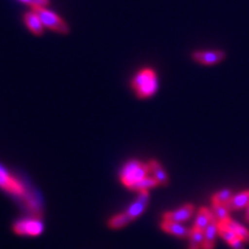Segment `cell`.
I'll return each instance as SVG.
<instances>
[{
	"label": "cell",
	"instance_id": "6da1fadb",
	"mask_svg": "<svg viewBox=\"0 0 249 249\" xmlns=\"http://www.w3.org/2000/svg\"><path fill=\"white\" fill-rule=\"evenodd\" d=\"M0 189L19 198L21 204L35 217L42 215L41 201L28 187L0 164Z\"/></svg>",
	"mask_w": 249,
	"mask_h": 249
},
{
	"label": "cell",
	"instance_id": "7a4b0ae2",
	"mask_svg": "<svg viewBox=\"0 0 249 249\" xmlns=\"http://www.w3.org/2000/svg\"><path fill=\"white\" fill-rule=\"evenodd\" d=\"M150 200V193L147 190L139 191L136 199L134 200L133 204H131L130 207L126 210V212L122 214L115 215L112 218H110L108 221V225L110 229L119 230L124 227H126L131 221L135 220L136 218L142 215L145 208L147 207Z\"/></svg>",
	"mask_w": 249,
	"mask_h": 249
},
{
	"label": "cell",
	"instance_id": "3957f363",
	"mask_svg": "<svg viewBox=\"0 0 249 249\" xmlns=\"http://www.w3.org/2000/svg\"><path fill=\"white\" fill-rule=\"evenodd\" d=\"M131 83L139 99H147L152 97L159 88L157 74L151 68L140 70L133 77Z\"/></svg>",
	"mask_w": 249,
	"mask_h": 249
},
{
	"label": "cell",
	"instance_id": "277c9868",
	"mask_svg": "<svg viewBox=\"0 0 249 249\" xmlns=\"http://www.w3.org/2000/svg\"><path fill=\"white\" fill-rule=\"evenodd\" d=\"M151 171L149 163H142L138 160H131L124 164L120 173L121 182L130 189L135 183L142 180Z\"/></svg>",
	"mask_w": 249,
	"mask_h": 249
},
{
	"label": "cell",
	"instance_id": "5b68a950",
	"mask_svg": "<svg viewBox=\"0 0 249 249\" xmlns=\"http://www.w3.org/2000/svg\"><path fill=\"white\" fill-rule=\"evenodd\" d=\"M33 11H35L36 14L38 16V18L41 19L45 27L53 31H56V33L61 35H68L70 33V27L68 23L64 19H61L57 14L43 6L34 7Z\"/></svg>",
	"mask_w": 249,
	"mask_h": 249
},
{
	"label": "cell",
	"instance_id": "8992f818",
	"mask_svg": "<svg viewBox=\"0 0 249 249\" xmlns=\"http://www.w3.org/2000/svg\"><path fill=\"white\" fill-rule=\"evenodd\" d=\"M13 231H15V233L20 236L35 237L41 235L43 232L44 224L40 217L31 216L16 221L13 227Z\"/></svg>",
	"mask_w": 249,
	"mask_h": 249
},
{
	"label": "cell",
	"instance_id": "52a82bcc",
	"mask_svg": "<svg viewBox=\"0 0 249 249\" xmlns=\"http://www.w3.org/2000/svg\"><path fill=\"white\" fill-rule=\"evenodd\" d=\"M193 59L205 66H213L224 59L225 53L222 50L196 51L192 54Z\"/></svg>",
	"mask_w": 249,
	"mask_h": 249
},
{
	"label": "cell",
	"instance_id": "ba28073f",
	"mask_svg": "<svg viewBox=\"0 0 249 249\" xmlns=\"http://www.w3.org/2000/svg\"><path fill=\"white\" fill-rule=\"evenodd\" d=\"M193 211H194V206L192 204H187L182 208L177 210V211L167 212L163 214V220L180 223L182 221H186L187 219H189L193 214Z\"/></svg>",
	"mask_w": 249,
	"mask_h": 249
},
{
	"label": "cell",
	"instance_id": "9c48e42d",
	"mask_svg": "<svg viewBox=\"0 0 249 249\" xmlns=\"http://www.w3.org/2000/svg\"><path fill=\"white\" fill-rule=\"evenodd\" d=\"M218 221L217 217L213 214L210 222L208 224L207 229L204 231V244H202V249H214L215 246V237L218 232Z\"/></svg>",
	"mask_w": 249,
	"mask_h": 249
},
{
	"label": "cell",
	"instance_id": "30bf717a",
	"mask_svg": "<svg viewBox=\"0 0 249 249\" xmlns=\"http://www.w3.org/2000/svg\"><path fill=\"white\" fill-rule=\"evenodd\" d=\"M24 22L28 29L36 36H42L44 34V28L43 23L41 19L38 18V16L36 14L35 11L27 12L24 15Z\"/></svg>",
	"mask_w": 249,
	"mask_h": 249
},
{
	"label": "cell",
	"instance_id": "8fae6325",
	"mask_svg": "<svg viewBox=\"0 0 249 249\" xmlns=\"http://www.w3.org/2000/svg\"><path fill=\"white\" fill-rule=\"evenodd\" d=\"M161 229L164 231L169 232L171 235H175L178 238H189L192 231V230L183 227L180 223L171 221H163L161 223Z\"/></svg>",
	"mask_w": 249,
	"mask_h": 249
},
{
	"label": "cell",
	"instance_id": "7c38bea8",
	"mask_svg": "<svg viewBox=\"0 0 249 249\" xmlns=\"http://www.w3.org/2000/svg\"><path fill=\"white\" fill-rule=\"evenodd\" d=\"M224 206L229 210V211L248 207L249 206V190H246L242 193H239L237 196H233Z\"/></svg>",
	"mask_w": 249,
	"mask_h": 249
},
{
	"label": "cell",
	"instance_id": "4fadbf2b",
	"mask_svg": "<svg viewBox=\"0 0 249 249\" xmlns=\"http://www.w3.org/2000/svg\"><path fill=\"white\" fill-rule=\"evenodd\" d=\"M149 165H150L151 173L153 174V177L158 181L159 185L167 186L169 184V178L164 169L162 168L160 163L156 160H151L149 162Z\"/></svg>",
	"mask_w": 249,
	"mask_h": 249
},
{
	"label": "cell",
	"instance_id": "5bb4252c",
	"mask_svg": "<svg viewBox=\"0 0 249 249\" xmlns=\"http://www.w3.org/2000/svg\"><path fill=\"white\" fill-rule=\"evenodd\" d=\"M221 223L224 224L228 229H230L231 231L235 232L236 235L238 236V238H240L241 240L244 241V242H249V231L246 230L244 227H242V225L239 224L236 221L231 220V218H230V219H228L227 221H222Z\"/></svg>",
	"mask_w": 249,
	"mask_h": 249
},
{
	"label": "cell",
	"instance_id": "9a60e30c",
	"mask_svg": "<svg viewBox=\"0 0 249 249\" xmlns=\"http://www.w3.org/2000/svg\"><path fill=\"white\" fill-rule=\"evenodd\" d=\"M211 216H212V212L210 211V210H208L206 207H202L198 212L196 224H194V229L205 231L210 222V219H211Z\"/></svg>",
	"mask_w": 249,
	"mask_h": 249
},
{
	"label": "cell",
	"instance_id": "2e32d148",
	"mask_svg": "<svg viewBox=\"0 0 249 249\" xmlns=\"http://www.w3.org/2000/svg\"><path fill=\"white\" fill-rule=\"evenodd\" d=\"M157 185H159V183L154 177H145L142 178V180H140L139 182L135 183L133 186H132L130 190L142 191V190L153 188V187H156Z\"/></svg>",
	"mask_w": 249,
	"mask_h": 249
},
{
	"label": "cell",
	"instance_id": "e0dca14e",
	"mask_svg": "<svg viewBox=\"0 0 249 249\" xmlns=\"http://www.w3.org/2000/svg\"><path fill=\"white\" fill-rule=\"evenodd\" d=\"M189 239V249H200L204 244V231L193 228Z\"/></svg>",
	"mask_w": 249,
	"mask_h": 249
},
{
	"label": "cell",
	"instance_id": "ac0fdd59",
	"mask_svg": "<svg viewBox=\"0 0 249 249\" xmlns=\"http://www.w3.org/2000/svg\"><path fill=\"white\" fill-rule=\"evenodd\" d=\"M232 196H233V194H232V192L231 190H229V189L221 190L219 192L213 194L212 204L225 205Z\"/></svg>",
	"mask_w": 249,
	"mask_h": 249
},
{
	"label": "cell",
	"instance_id": "d6986e66",
	"mask_svg": "<svg viewBox=\"0 0 249 249\" xmlns=\"http://www.w3.org/2000/svg\"><path fill=\"white\" fill-rule=\"evenodd\" d=\"M212 210H213V214L217 217V219L220 222L227 221L228 219H230L229 210L225 208L224 205L212 204Z\"/></svg>",
	"mask_w": 249,
	"mask_h": 249
},
{
	"label": "cell",
	"instance_id": "ffe728a7",
	"mask_svg": "<svg viewBox=\"0 0 249 249\" xmlns=\"http://www.w3.org/2000/svg\"><path fill=\"white\" fill-rule=\"evenodd\" d=\"M218 233H219V235L221 236V238H223L225 241H227L229 244L232 243L233 241H235L236 239H238V236L236 235V233L233 232L232 231H231L230 229H228L221 222L218 223Z\"/></svg>",
	"mask_w": 249,
	"mask_h": 249
},
{
	"label": "cell",
	"instance_id": "44dd1931",
	"mask_svg": "<svg viewBox=\"0 0 249 249\" xmlns=\"http://www.w3.org/2000/svg\"><path fill=\"white\" fill-rule=\"evenodd\" d=\"M19 1L28 4L31 6V9H34V7H47L49 5V0H19Z\"/></svg>",
	"mask_w": 249,
	"mask_h": 249
},
{
	"label": "cell",
	"instance_id": "7402d4cb",
	"mask_svg": "<svg viewBox=\"0 0 249 249\" xmlns=\"http://www.w3.org/2000/svg\"><path fill=\"white\" fill-rule=\"evenodd\" d=\"M230 245L231 246L232 249H245V247H244V245H243V241L241 240L240 238L236 239V240L233 241L232 243H231Z\"/></svg>",
	"mask_w": 249,
	"mask_h": 249
},
{
	"label": "cell",
	"instance_id": "603a6c76",
	"mask_svg": "<svg viewBox=\"0 0 249 249\" xmlns=\"http://www.w3.org/2000/svg\"><path fill=\"white\" fill-rule=\"evenodd\" d=\"M245 221L249 223V206L247 207V212H246V215H245Z\"/></svg>",
	"mask_w": 249,
	"mask_h": 249
}]
</instances>
